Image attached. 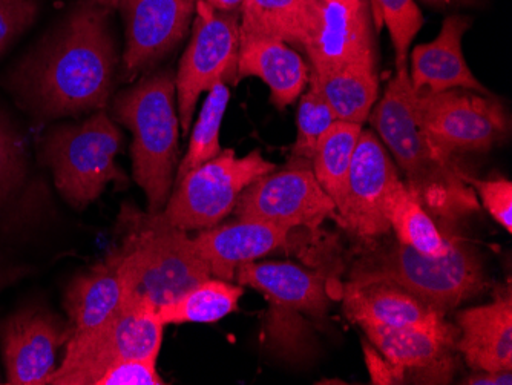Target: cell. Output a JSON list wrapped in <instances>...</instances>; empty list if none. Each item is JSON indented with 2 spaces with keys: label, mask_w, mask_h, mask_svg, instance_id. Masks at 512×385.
Here are the masks:
<instances>
[{
  "label": "cell",
  "mask_w": 512,
  "mask_h": 385,
  "mask_svg": "<svg viewBox=\"0 0 512 385\" xmlns=\"http://www.w3.org/2000/svg\"><path fill=\"white\" fill-rule=\"evenodd\" d=\"M309 80L318 86L339 122L364 125L379 100L376 59L348 63L327 76L310 73Z\"/></svg>",
  "instance_id": "d4e9b609"
},
{
  "label": "cell",
  "mask_w": 512,
  "mask_h": 385,
  "mask_svg": "<svg viewBox=\"0 0 512 385\" xmlns=\"http://www.w3.org/2000/svg\"><path fill=\"white\" fill-rule=\"evenodd\" d=\"M402 185L404 180L384 143L375 132L362 129L336 221L358 240L376 243L390 235L388 208Z\"/></svg>",
  "instance_id": "7c38bea8"
},
{
  "label": "cell",
  "mask_w": 512,
  "mask_h": 385,
  "mask_svg": "<svg viewBox=\"0 0 512 385\" xmlns=\"http://www.w3.org/2000/svg\"><path fill=\"white\" fill-rule=\"evenodd\" d=\"M292 232L255 218H237L200 231L194 237L198 254L212 277L234 281L241 264L253 263L289 244Z\"/></svg>",
  "instance_id": "d6986e66"
},
{
  "label": "cell",
  "mask_w": 512,
  "mask_h": 385,
  "mask_svg": "<svg viewBox=\"0 0 512 385\" xmlns=\"http://www.w3.org/2000/svg\"><path fill=\"white\" fill-rule=\"evenodd\" d=\"M416 93L408 68L396 70L384 96L371 109L368 122L405 174V185L417 201L445 228L479 214L476 192L467 172L454 158L440 154L417 120Z\"/></svg>",
  "instance_id": "7a4b0ae2"
},
{
  "label": "cell",
  "mask_w": 512,
  "mask_h": 385,
  "mask_svg": "<svg viewBox=\"0 0 512 385\" xmlns=\"http://www.w3.org/2000/svg\"><path fill=\"white\" fill-rule=\"evenodd\" d=\"M207 93L209 94L204 100L197 122L192 123L195 126L189 140L188 154L184 155L183 162L178 166L175 181L221 152L220 131L229 105L230 89L227 83L220 82Z\"/></svg>",
  "instance_id": "f1b7e54d"
},
{
  "label": "cell",
  "mask_w": 512,
  "mask_h": 385,
  "mask_svg": "<svg viewBox=\"0 0 512 385\" xmlns=\"http://www.w3.org/2000/svg\"><path fill=\"white\" fill-rule=\"evenodd\" d=\"M376 25H385L396 54V70L407 66L408 51L416 34L424 25L421 10L414 0H371Z\"/></svg>",
  "instance_id": "4dcf8cb0"
},
{
  "label": "cell",
  "mask_w": 512,
  "mask_h": 385,
  "mask_svg": "<svg viewBox=\"0 0 512 385\" xmlns=\"http://www.w3.org/2000/svg\"><path fill=\"white\" fill-rule=\"evenodd\" d=\"M456 352L473 372H512L511 287L494 300L457 312Z\"/></svg>",
  "instance_id": "ac0fdd59"
},
{
  "label": "cell",
  "mask_w": 512,
  "mask_h": 385,
  "mask_svg": "<svg viewBox=\"0 0 512 385\" xmlns=\"http://www.w3.org/2000/svg\"><path fill=\"white\" fill-rule=\"evenodd\" d=\"M92 2H96V4L108 8V10H114V8H119L120 4V0H92Z\"/></svg>",
  "instance_id": "ab89813d"
},
{
  "label": "cell",
  "mask_w": 512,
  "mask_h": 385,
  "mask_svg": "<svg viewBox=\"0 0 512 385\" xmlns=\"http://www.w3.org/2000/svg\"><path fill=\"white\" fill-rule=\"evenodd\" d=\"M362 350H364L365 364L370 373L371 384H407V375L404 370L391 364L370 341L364 343Z\"/></svg>",
  "instance_id": "d590c367"
},
{
  "label": "cell",
  "mask_w": 512,
  "mask_h": 385,
  "mask_svg": "<svg viewBox=\"0 0 512 385\" xmlns=\"http://www.w3.org/2000/svg\"><path fill=\"white\" fill-rule=\"evenodd\" d=\"M234 212L237 218H255L290 232L316 231L324 221L338 217L335 203L319 186L312 165L293 158L283 169L247 186Z\"/></svg>",
  "instance_id": "8fae6325"
},
{
  "label": "cell",
  "mask_w": 512,
  "mask_h": 385,
  "mask_svg": "<svg viewBox=\"0 0 512 385\" xmlns=\"http://www.w3.org/2000/svg\"><path fill=\"white\" fill-rule=\"evenodd\" d=\"M120 220L125 237L115 251L119 252L128 297L148 298L158 309L212 277L194 238L161 214L125 206Z\"/></svg>",
  "instance_id": "277c9868"
},
{
  "label": "cell",
  "mask_w": 512,
  "mask_h": 385,
  "mask_svg": "<svg viewBox=\"0 0 512 385\" xmlns=\"http://www.w3.org/2000/svg\"><path fill=\"white\" fill-rule=\"evenodd\" d=\"M68 339V323L43 307H27L8 316L0 324L8 384H46L56 370L57 352Z\"/></svg>",
  "instance_id": "5bb4252c"
},
{
  "label": "cell",
  "mask_w": 512,
  "mask_h": 385,
  "mask_svg": "<svg viewBox=\"0 0 512 385\" xmlns=\"http://www.w3.org/2000/svg\"><path fill=\"white\" fill-rule=\"evenodd\" d=\"M177 89L171 71L143 77L115 97L114 116L132 132V168L148 198L149 214H160L174 189L178 165Z\"/></svg>",
  "instance_id": "5b68a950"
},
{
  "label": "cell",
  "mask_w": 512,
  "mask_h": 385,
  "mask_svg": "<svg viewBox=\"0 0 512 385\" xmlns=\"http://www.w3.org/2000/svg\"><path fill=\"white\" fill-rule=\"evenodd\" d=\"M244 287L234 281L207 278L172 303L158 307L161 323L211 324L237 312Z\"/></svg>",
  "instance_id": "484cf974"
},
{
  "label": "cell",
  "mask_w": 512,
  "mask_h": 385,
  "mask_svg": "<svg viewBox=\"0 0 512 385\" xmlns=\"http://www.w3.org/2000/svg\"><path fill=\"white\" fill-rule=\"evenodd\" d=\"M165 324L148 298L129 295L117 315L76 343H66L65 356L46 384L96 385L117 362L158 361Z\"/></svg>",
  "instance_id": "52a82bcc"
},
{
  "label": "cell",
  "mask_w": 512,
  "mask_h": 385,
  "mask_svg": "<svg viewBox=\"0 0 512 385\" xmlns=\"http://www.w3.org/2000/svg\"><path fill=\"white\" fill-rule=\"evenodd\" d=\"M388 221L396 241L421 254L440 257L453 243L454 235L437 226L430 212L408 191L405 181L391 198Z\"/></svg>",
  "instance_id": "4316f807"
},
{
  "label": "cell",
  "mask_w": 512,
  "mask_h": 385,
  "mask_svg": "<svg viewBox=\"0 0 512 385\" xmlns=\"http://www.w3.org/2000/svg\"><path fill=\"white\" fill-rule=\"evenodd\" d=\"M36 0H0V56L34 24Z\"/></svg>",
  "instance_id": "836d02e7"
},
{
  "label": "cell",
  "mask_w": 512,
  "mask_h": 385,
  "mask_svg": "<svg viewBox=\"0 0 512 385\" xmlns=\"http://www.w3.org/2000/svg\"><path fill=\"white\" fill-rule=\"evenodd\" d=\"M470 25L468 17L451 14L445 17L433 42L414 48L408 71L414 91L442 93L448 89H468L491 96L490 89L476 79L463 57L462 37Z\"/></svg>",
  "instance_id": "44dd1931"
},
{
  "label": "cell",
  "mask_w": 512,
  "mask_h": 385,
  "mask_svg": "<svg viewBox=\"0 0 512 385\" xmlns=\"http://www.w3.org/2000/svg\"><path fill=\"white\" fill-rule=\"evenodd\" d=\"M108 8L86 2L11 74L25 108L46 119L99 111L108 102L117 54Z\"/></svg>",
  "instance_id": "6da1fadb"
},
{
  "label": "cell",
  "mask_w": 512,
  "mask_h": 385,
  "mask_svg": "<svg viewBox=\"0 0 512 385\" xmlns=\"http://www.w3.org/2000/svg\"><path fill=\"white\" fill-rule=\"evenodd\" d=\"M312 0H244L240 40L275 39L304 51L316 20Z\"/></svg>",
  "instance_id": "cb8c5ba5"
},
{
  "label": "cell",
  "mask_w": 512,
  "mask_h": 385,
  "mask_svg": "<svg viewBox=\"0 0 512 385\" xmlns=\"http://www.w3.org/2000/svg\"><path fill=\"white\" fill-rule=\"evenodd\" d=\"M312 2H316V0H312Z\"/></svg>",
  "instance_id": "b9f144b4"
},
{
  "label": "cell",
  "mask_w": 512,
  "mask_h": 385,
  "mask_svg": "<svg viewBox=\"0 0 512 385\" xmlns=\"http://www.w3.org/2000/svg\"><path fill=\"white\" fill-rule=\"evenodd\" d=\"M417 120L428 139L445 157L457 152H485L508 132L505 109L491 96L448 89L442 93L414 91Z\"/></svg>",
  "instance_id": "30bf717a"
},
{
  "label": "cell",
  "mask_w": 512,
  "mask_h": 385,
  "mask_svg": "<svg viewBox=\"0 0 512 385\" xmlns=\"http://www.w3.org/2000/svg\"><path fill=\"white\" fill-rule=\"evenodd\" d=\"M462 384L468 385H511L512 372H473Z\"/></svg>",
  "instance_id": "8d00e7d4"
},
{
  "label": "cell",
  "mask_w": 512,
  "mask_h": 385,
  "mask_svg": "<svg viewBox=\"0 0 512 385\" xmlns=\"http://www.w3.org/2000/svg\"><path fill=\"white\" fill-rule=\"evenodd\" d=\"M11 277H5L4 274H0V290L4 289L5 284L10 283Z\"/></svg>",
  "instance_id": "60d3db41"
},
{
  "label": "cell",
  "mask_w": 512,
  "mask_h": 385,
  "mask_svg": "<svg viewBox=\"0 0 512 385\" xmlns=\"http://www.w3.org/2000/svg\"><path fill=\"white\" fill-rule=\"evenodd\" d=\"M342 310L352 323L361 326H436L447 315L428 306L402 287L390 283L342 286Z\"/></svg>",
  "instance_id": "7402d4cb"
},
{
  "label": "cell",
  "mask_w": 512,
  "mask_h": 385,
  "mask_svg": "<svg viewBox=\"0 0 512 385\" xmlns=\"http://www.w3.org/2000/svg\"><path fill=\"white\" fill-rule=\"evenodd\" d=\"M310 73L327 76L348 63L376 59L364 0H318L315 28L304 48Z\"/></svg>",
  "instance_id": "e0dca14e"
},
{
  "label": "cell",
  "mask_w": 512,
  "mask_h": 385,
  "mask_svg": "<svg viewBox=\"0 0 512 385\" xmlns=\"http://www.w3.org/2000/svg\"><path fill=\"white\" fill-rule=\"evenodd\" d=\"M275 169L258 149L246 157L221 149L217 157L175 181L161 217L186 232L214 228L234 212L247 186Z\"/></svg>",
  "instance_id": "ba28073f"
},
{
  "label": "cell",
  "mask_w": 512,
  "mask_h": 385,
  "mask_svg": "<svg viewBox=\"0 0 512 385\" xmlns=\"http://www.w3.org/2000/svg\"><path fill=\"white\" fill-rule=\"evenodd\" d=\"M123 135L105 109L79 125H62L46 135L43 157L53 171L62 197L76 209H85L115 181L126 185V175L115 163Z\"/></svg>",
  "instance_id": "8992f818"
},
{
  "label": "cell",
  "mask_w": 512,
  "mask_h": 385,
  "mask_svg": "<svg viewBox=\"0 0 512 385\" xmlns=\"http://www.w3.org/2000/svg\"><path fill=\"white\" fill-rule=\"evenodd\" d=\"M362 125L336 120L324 132L312 158V169L319 186L332 198L338 212L347 189L348 171L358 145Z\"/></svg>",
  "instance_id": "83f0119b"
},
{
  "label": "cell",
  "mask_w": 512,
  "mask_h": 385,
  "mask_svg": "<svg viewBox=\"0 0 512 385\" xmlns=\"http://www.w3.org/2000/svg\"><path fill=\"white\" fill-rule=\"evenodd\" d=\"M422 2L433 5V7H448L453 4H468L470 0H422Z\"/></svg>",
  "instance_id": "f35d334b"
},
{
  "label": "cell",
  "mask_w": 512,
  "mask_h": 385,
  "mask_svg": "<svg viewBox=\"0 0 512 385\" xmlns=\"http://www.w3.org/2000/svg\"><path fill=\"white\" fill-rule=\"evenodd\" d=\"M258 77L279 111L289 108L309 85L310 66L298 51L275 39L240 40L237 80Z\"/></svg>",
  "instance_id": "603a6c76"
},
{
  "label": "cell",
  "mask_w": 512,
  "mask_h": 385,
  "mask_svg": "<svg viewBox=\"0 0 512 385\" xmlns=\"http://www.w3.org/2000/svg\"><path fill=\"white\" fill-rule=\"evenodd\" d=\"M197 0H120L126 20L123 79L148 70L183 40Z\"/></svg>",
  "instance_id": "2e32d148"
},
{
  "label": "cell",
  "mask_w": 512,
  "mask_h": 385,
  "mask_svg": "<svg viewBox=\"0 0 512 385\" xmlns=\"http://www.w3.org/2000/svg\"><path fill=\"white\" fill-rule=\"evenodd\" d=\"M126 298L128 289L119 252L114 249L105 260L77 275L66 287L63 306L68 313V343H76L99 330L120 312Z\"/></svg>",
  "instance_id": "ffe728a7"
},
{
  "label": "cell",
  "mask_w": 512,
  "mask_h": 385,
  "mask_svg": "<svg viewBox=\"0 0 512 385\" xmlns=\"http://www.w3.org/2000/svg\"><path fill=\"white\" fill-rule=\"evenodd\" d=\"M468 185L476 192L480 208L485 209L508 234L512 232V183L506 178L480 180L467 174Z\"/></svg>",
  "instance_id": "d6a6232c"
},
{
  "label": "cell",
  "mask_w": 512,
  "mask_h": 385,
  "mask_svg": "<svg viewBox=\"0 0 512 385\" xmlns=\"http://www.w3.org/2000/svg\"><path fill=\"white\" fill-rule=\"evenodd\" d=\"M27 172V155L22 139L0 119V205L22 183Z\"/></svg>",
  "instance_id": "1f68e13d"
},
{
  "label": "cell",
  "mask_w": 512,
  "mask_h": 385,
  "mask_svg": "<svg viewBox=\"0 0 512 385\" xmlns=\"http://www.w3.org/2000/svg\"><path fill=\"white\" fill-rule=\"evenodd\" d=\"M206 4L211 5L214 10L229 13V11L237 10L243 5L244 0H204Z\"/></svg>",
  "instance_id": "74e56055"
},
{
  "label": "cell",
  "mask_w": 512,
  "mask_h": 385,
  "mask_svg": "<svg viewBox=\"0 0 512 385\" xmlns=\"http://www.w3.org/2000/svg\"><path fill=\"white\" fill-rule=\"evenodd\" d=\"M235 281L258 290L269 301L266 324L269 343H281L284 333L289 332L290 321L301 320V315L322 318L329 306L327 280L298 264L279 261L241 264Z\"/></svg>",
  "instance_id": "4fadbf2b"
},
{
  "label": "cell",
  "mask_w": 512,
  "mask_h": 385,
  "mask_svg": "<svg viewBox=\"0 0 512 385\" xmlns=\"http://www.w3.org/2000/svg\"><path fill=\"white\" fill-rule=\"evenodd\" d=\"M335 122V112L322 96L318 86L309 80V91L299 100L296 140L292 148L293 160L312 165L319 139Z\"/></svg>",
  "instance_id": "f546056e"
},
{
  "label": "cell",
  "mask_w": 512,
  "mask_h": 385,
  "mask_svg": "<svg viewBox=\"0 0 512 385\" xmlns=\"http://www.w3.org/2000/svg\"><path fill=\"white\" fill-rule=\"evenodd\" d=\"M157 372V361L151 359H126L117 362L96 385H165Z\"/></svg>",
  "instance_id": "e575fe53"
},
{
  "label": "cell",
  "mask_w": 512,
  "mask_h": 385,
  "mask_svg": "<svg viewBox=\"0 0 512 385\" xmlns=\"http://www.w3.org/2000/svg\"><path fill=\"white\" fill-rule=\"evenodd\" d=\"M195 11L194 33L175 76L178 119L184 135L191 131L201 94L220 82L238 83L240 19L237 14L218 13L204 0H197Z\"/></svg>",
  "instance_id": "9c48e42d"
},
{
  "label": "cell",
  "mask_w": 512,
  "mask_h": 385,
  "mask_svg": "<svg viewBox=\"0 0 512 385\" xmlns=\"http://www.w3.org/2000/svg\"><path fill=\"white\" fill-rule=\"evenodd\" d=\"M373 346L394 366L401 367L413 384H450L456 367V324L436 326H361Z\"/></svg>",
  "instance_id": "9a60e30c"
},
{
  "label": "cell",
  "mask_w": 512,
  "mask_h": 385,
  "mask_svg": "<svg viewBox=\"0 0 512 385\" xmlns=\"http://www.w3.org/2000/svg\"><path fill=\"white\" fill-rule=\"evenodd\" d=\"M390 283L447 315L485 292V267L479 252L454 235L447 254L430 257L405 244L387 243L359 258L344 286Z\"/></svg>",
  "instance_id": "3957f363"
}]
</instances>
